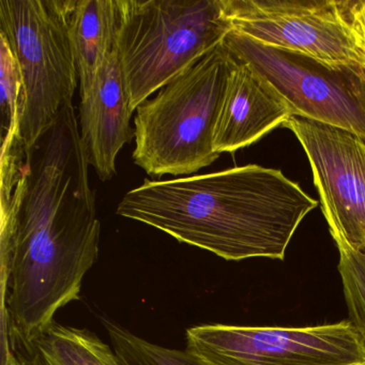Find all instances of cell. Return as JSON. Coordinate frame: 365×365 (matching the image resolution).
I'll return each mask as SVG.
<instances>
[{
	"label": "cell",
	"mask_w": 365,
	"mask_h": 365,
	"mask_svg": "<svg viewBox=\"0 0 365 365\" xmlns=\"http://www.w3.org/2000/svg\"><path fill=\"white\" fill-rule=\"evenodd\" d=\"M89 166L72 103L33 146L19 135L1 145V307L29 354L99 257Z\"/></svg>",
	"instance_id": "6da1fadb"
},
{
	"label": "cell",
	"mask_w": 365,
	"mask_h": 365,
	"mask_svg": "<svg viewBox=\"0 0 365 365\" xmlns=\"http://www.w3.org/2000/svg\"><path fill=\"white\" fill-rule=\"evenodd\" d=\"M317 205L281 170L250 164L146 179L125 194L116 212L225 260H283L297 228Z\"/></svg>",
	"instance_id": "7a4b0ae2"
},
{
	"label": "cell",
	"mask_w": 365,
	"mask_h": 365,
	"mask_svg": "<svg viewBox=\"0 0 365 365\" xmlns=\"http://www.w3.org/2000/svg\"><path fill=\"white\" fill-rule=\"evenodd\" d=\"M237 61L223 42L136 108L134 163L149 176L200 172L219 159L215 125Z\"/></svg>",
	"instance_id": "3957f363"
},
{
	"label": "cell",
	"mask_w": 365,
	"mask_h": 365,
	"mask_svg": "<svg viewBox=\"0 0 365 365\" xmlns=\"http://www.w3.org/2000/svg\"><path fill=\"white\" fill-rule=\"evenodd\" d=\"M116 48L132 110L232 31L223 0H116Z\"/></svg>",
	"instance_id": "277c9868"
},
{
	"label": "cell",
	"mask_w": 365,
	"mask_h": 365,
	"mask_svg": "<svg viewBox=\"0 0 365 365\" xmlns=\"http://www.w3.org/2000/svg\"><path fill=\"white\" fill-rule=\"evenodd\" d=\"M74 0H0V36L23 81L20 136L31 147L72 103L78 69L69 36Z\"/></svg>",
	"instance_id": "5b68a950"
},
{
	"label": "cell",
	"mask_w": 365,
	"mask_h": 365,
	"mask_svg": "<svg viewBox=\"0 0 365 365\" xmlns=\"http://www.w3.org/2000/svg\"><path fill=\"white\" fill-rule=\"evenodd\" d=\"M232 31L331 65L365 68V0H223Z\"/></svg>",
	"instance_id": "8992f818"
},
{
	"label": "cell",
	"mask_w": 365,
	"mask_h": 365,
	"mask_svg": "<svg viewBox=\"0 0 365 365\" xmlns=\"http://www.w3.org/2000/svg\"><path fill=\"white\" fill-rule=\"evenodd\" d=\"M289 103L294 116L347 130L365 140V68L331 65L232 31L223 41Z\"/></svg>",
	"instance_id": "52a82bcc"
},
{
	"label": "cell",
	"mask_w": 365,
	"mask_h": 365,
	"mask_svg": "<svg viewBox=\"0 0 365 365\" xmlns=\"http://www.w3.org/2000/svg\"><path fill=\"white\" fill-rule=\"evenodd\" d=\"M187 349L210 365H365L349 320L303 328L202 324L187 329Z\"/></svg>",
	"instance_id": "ba28073f"
},
{
	"label": "cell",
	"mask_w": 365,
	"mask_h": 365,
	"mask_svg": "<svg viewBox=\"0 0 365 365\" xmlns=\"http://www.w3.org/2000/svg\"><path fill=\"white\" fill-rule=\"evenodd\" d=\"M283 127L307 153L336 247L365 252V140L347 130L298 116Z\"/></svg>",
	"instance_id": "9c48e42d"
},
{
	"label": "cell",
	"mask_w": 365,
	"mask_h": 365,
	"mask_svg": "<svg viewBox=\"0 0 365 365\" xmlns=\"http://www.w3.org/2000/svg\"><path fill=\"white\" fill-rule=\"evenodd\" d=\"M133 112L115 46L93 88L81 98L78 114L83 147L100 180H110L116 174L117 155L134 136L130 125Z\"/></svg>",
	"instance_id": "30bf717a"
},
{
	"label": "cell",
	"mask_w": 365,
	"mask_h": 365,
	"mask_svg": "<svg viewBox=\"0 0 365 365\" xmlns=\"http://www.w3.org/2000/svg\"><path fill=\"white\" fill-rule=\"evenodd\" d=\"M292 116V106L264 76L249 63L237 61L215 125V153H235L251 146Z\"/></svg>",
	"instance_id": "8fae6325"
},
{
	"label": "cell",
	"mask_w": 365,
	"mask_h": 365,
	"mask_svg": "<svg viewBox=\"0 0 365 365\" xmlns=\"http://www.w3.org/2000/svg\"><path fill=\"white\" fill-rule=\"evenodd\" d=\"M116 0H74L69 36L81 98L93 88L104 61L116 46Z\"/></svg>",
	"instance_id": "7c38bea8"
},
{
	"label": "cell",
	"mask_w": 365,
	"mask_h": 365,
	"mask_svg": "<svg viewBox=\"0 0 365 365\" xmlns=\"http://www.w3.org/2000/svg\"><path fill=\"white\" fill-rule=\"evenodd\" d=\"M31 354L35 365H123L95 333L57 322L36 341Z\"/></svg>",
	"instance_id": "4fadbf2b"
},
{
	"label": "cell",
	"mask_w": 365,
	"mask_h": 365,
	"mask_svg": "<svg viewBox=\"0 0 365 365\" xmlns=\"http://www.w3.org/2000/svg\"><path fill=\"white\" fill-rule=\"evenodd\" d=\"M102 324L123 365H210L187 349H172L150 343L113 320L103 318Z\"/></svg>",
	"instance_id": "5bb4252c"
},
{
	"label": "cell",
	"mask_w": 365,
	"mask_h": 365,
	"mask_svg": "<svg viewBox=\"0 0 365 365\" xmlns=\"http://www.w3.org/2000/svg\"><path fill=\"white\" fill-rule=\"evenodd\" d=\"M0 106L1 138L20 135L23 81L16 57L7 40L0 36Z\"/></svg>",
	"instance_id": "9a60e30c"
},
{
	"label": "cell",
	"mask_w": 365,
	"mask_h": 365,
	"mask_svg": "<svg viewBox=\"0 0 365 365\" xmlns=\"http://www.w3.org/2000/svg\"><path fill=\"white\" fill-rule=\"evenodd\" d=\"M339 271L343 283L349 322L356 328L365 349V252L337 247Z\"/></svg>",
	"instance_id": "2e32d148"
},
{
	"label": "cell",
	"mask_w": 365,
	"mask_h": 365,
	"mask_svg": "<svg viewBox=\"0 0 365 365\" xmlns=\"http://www.w3.org/2000/svg\"><path fill=\"white\" fill-rule=\"evenodd\" d=\"M1 365H35L16 354L7 318H1Z\"/></svg>",
	"instance_id": "e0dca14e"
}]
</instances>
